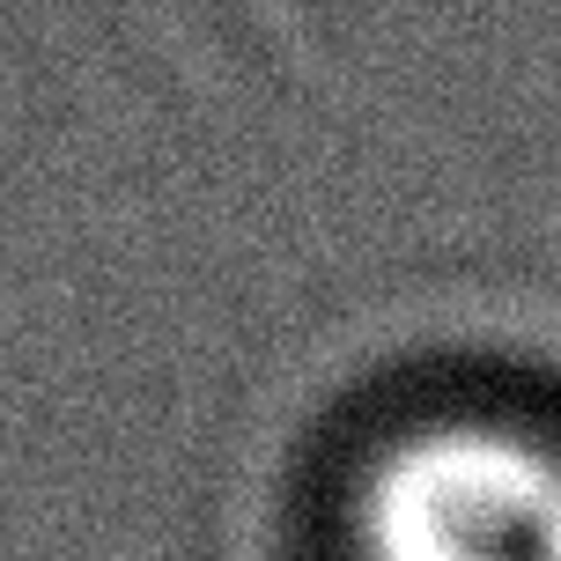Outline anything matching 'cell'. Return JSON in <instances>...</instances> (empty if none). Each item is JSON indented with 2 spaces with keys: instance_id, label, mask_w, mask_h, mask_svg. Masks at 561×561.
<instances>
[{
  "instance_id": "obj_1",
  "label": "cell",
  "mask_w": 561,
  "mask_h": 561,
  "mask_svg": "<svg viewBox=\"0 0 561 561\" xmlns=\"http://www.w3.org/2000/svg\"><path fill=\"white\" fill-rule=\"evenodd\" d=\"M318 561H561V399L414 385L318 480Z\"/></svg>"
}]
</instances>
